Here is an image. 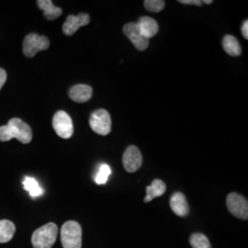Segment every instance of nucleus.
I'll use <instances>...</instances> for the list:
<instances>
[{"label": "nucleus", "instance_id": "obj_15", "mask_svg": "<svg viewBox=\"0 0 248 248\" xmlns=\"http://www.w3.org/2000/svg\"><path fill=\"white\" fill-rule=\"evenodd\" d=\"M37 5L44 11L45 18L49 20L56 19L62 15V9L55 7L51 0H39L37 1Z\"/></svg>", "mask_w": 248, "mask_h": 248}, {"label": "nucleus", "instance_id": "obj_19", "mask_svg": "<svg viewBox=\"0 0 248 248\" xmlns=\"http://www.w3.org/2000/svg\"><path fill=\"white\" fill-rule=\"evenodd\" d=\"M189 243L192 248H212L208 237L202 232H195L190 235Z\"/></svg>", "mask_w": 248, "mask_h": 248}, {"label": "nucleus", "instance_id": "obj_21", "mask_svg": "<svg viewBox=\"0 0 248 248\" xmlns=\"http://www.w3.org/2000/svg\"><path fill=\"white\" fill-rule=\"evenodd\" d=\"M144 7L150 12L158 13L166 7V2L163 0H145Z\"/></svg>", "mask_w": 248, "mask_h": 248}, {"label": "nucleus", "instance_id": "obj_7", "mask_svg": "<svg viewBox=\"0 0 248 248\" xmlns=\"http://www.w3.org/2000/svg\"><path fill=\"white\" fill-rule=\"evenodd\" d=\"M227 209L233 216L242 220L248 219V200L235 192L230 193L226 199Z\"/></svg>", "mask_w": 248, "mask_h": 248}, {"label": "nucleus", "instance_id": "obj_22", "mask_svg": "<svg viewBox=\"0 0 248 248\" xmlns=\"http://www.w3.org/2000/svg\"><path fill=\"white\" fill-rule=\"evenodd\" d=\"M178 2L181 4H186V5H195L199 7L202 6V1H200V0H179Z\"/></svg>", "mask_w": 248, "mask_h": 248}, {"label": "nucleus", "instance_id": "obj_24", "mask_svg": "<svg viewBox=\"0 0 248 248\" xmlns=\"http://www.w3.org/2000/svg\"><path fill=\"white\" fill-rule=\"evenodd\" d=\"M242 34L245 39H248V20H245L242 26Z\"/></svg>", "mask_w": 248, "mask_h": 248}, {"label": "nucleus", "instance_id": "obj_23", "mask_svg": "<svg viewBox=\"0 0 248 248\" xmlns=\"http://www.w3.org/2000/svg\"><path fill=\"white\" fill-rule=\"evenodd\" d=\"M6 80H7V73L3 68H0V90L6 83Z\"/></svg>", "mask_w": 248, "mask_h": 248}, {"label": "nucleus", "instance_id": "obj_14", "mask_svg": "<svg viewBox=\"0 0 248 248\" xmlns=\"http://www.w3.org/2000/svg\"><path fill=\"white\" fill-rule=\"evenodd\" d=\"M167 190V186L161 179H155L150 186H146V196L143 200L144 202H150L155 198L161 197Z\"/></svg>", "mask_w": 248, "mask_h": 248}, {"label": "nucleus", "instance_id": "obj_3", "mask_svg": "<svg viewBox=\"0 0 248 248\" xmlns=\"http://www.w3.org/2000/svg\"><path fill=\"white\" fill-rule=\"evenodd\" d=\"M61 242L63 248H82V228L76 221H68L61 228Z\"/></svg>", "mask_w": 248, "mask_h": 248}, {"label": "nucleus", "instance_id": "obj_6", "mask_svg": "<svg viewBox=\"0 0 248 248\" xmlns=\"http://www.w3.org/2000/svg\"><path fill=\"white\" fill-rule=\"evenodd\" d=\"M53 127L59 137L69 139L74 133V125L71 117L65 111H57L53 118Z\"/></svg>", "mask_w": 248, "mask_h": 248}, {"label": "nucleus", "instance_id": "obj_11", "mask_svg": "<svg viewBox=\"0 0 248 248\" xmlns=\"http://www.w3.org/2000/svg\"><path fill=\"white\" fill-rule=\"evenodd\" d=\"M170 208L179 217H185L189 213L186 198L181 192H175L170 198Z\"/></svg>", "mask_w": 248, "mask_h": 248}, {"label": "nucleus", "instance_id": "obj_8", "mask_svg": "<svg viewBox=\"0 0 248 248\" xmlns=\"http://www.w3.org/2000/svg\"><path fill=\"white\" fill-rule=\"evenodd\" d=\"M124 33L138 51H144L149 46V40L142 35L137 22L125 24L124 27Z\"/></svg>", "mask_w": 248, "mask_h": 248}, {"label": "nucleus", "instance_id": "obj_9", "mask_svg": "<svg viewBox=\"0 0 248 248\" xmlns=\"http://www.w3.org/2000/svg\"><path fill=\"white\" fill-rule=\"evenodd\" d=\"M123 164L124 169L128 173H134L142 167V155L138 147L131 145L125 150L123 156Z\"/></svg>", "mask_w": 248, "mask_h": 248}, {"label": "nucleus", "instance_id": "obj_10", "mask_svg": "<svg viewBox=\"0 0 248 248\" xmlns=\"http://www.w3.org/2000/svg\"><path fill=\"white\" fill-rule=\"evenodd\" d=\"M89 22L90 17L87 13H80L78 16L69 15L62 25V31L65 35H73L79 28L88 25Z\"/></svg>", "mask_w": 248, "mask_h": 248}, {"label": "nucleus", "instance_id": "obj_5", "mask_svg": "<svg viewBox=\"0 0 248 248\" xmlns=\"http://www.w3.org/2000/svg\"><path fill=\"white\" fill-rule=\"evenodd\" d=\"M91 129L99 135L105 136L111 131V119L106 109L100 108L94 111L89 119Z\"/></svg>", "mask_w": 248, "mask_h": 248}, {"label": "nucleus", "instance_id": "obj_18", "mask_svg": "<svg viewBox=\"0 0 248 248\" xmlns=\"http://www.w3.org/2000/svg\"><path fill=\"white\" fill-rule=\"evenodd\" d=\"M22 184L24 186V189L29 192V194L32 198H37L43 195L45 193V190L39 185L38 181L33 177H25Z\"/></svg>", "mask_w": 248, "mask_h": 248}, {"label": "nucleus", "instance_id": "obj_4", "mask_svg": "<svg viewBox=\"0 0 248 248\" xmlns=\"http://www.w3.org/2000/svg\"><path fill=\"white\" fill-rule=\"evenodd\" d=\"M50 46V41L46 36H42L37 33H30L23 41V53L27 57L31 58L35 56L36 53L45 51Z\"/></svg>", "mask_w": 248, "mask_h": 248}, {"label": "nucleus", "instance_id": "obj_16", "mask_svg": "<svg viewBox=\"0 0 248 248\" xmlns=\"http://www.w3.org/2000/svg\"><path fill=\"white\" fill-rule=\"evenodd\" d=\"M222 47L224 51L231 56H239L242 53L241 45L234 36H224L222 40Z\"/></svg>", "mask_w": 248, "mask_h": 248}, {"label": "nucleus", "instance_id": "obj_2", "mask_svg": "<svg viewBox=\"0 0 248 248\" xmlns=\"http://www.w3.org/2000/svg\"><path fill=\"white\" fill-rule=\"evenodd\" d=\"M58 235V227L55 223L49 222L40 227L31 236L33 248H52Z\"/></svg>", "mask_w": 248, "mask_h": 248}, {"label": "nucleus", "instance_id": "obj_1", "mask_svg": "<svg viewBox=\"0 0 248 248\" xmlns=\"http://www.w3.org/2000/svg\"><path fill=\"white\" fill-rule=\"evenodd\" d=\"M13 138L25 144L30 143L32 140L31 128L18 118L9 120L7 125L0 127V141L9 142Z\"/></svg>", "mask_w": 248, "mask_h": 248}, {"label": "nucleus", "instance_id": "obj_13", "mask_svg": "<svg viewBox=\"0 0 248 248\" xmlns=\"http://www.w3.org/2000/svg\"><path fill=\"white\" fill-rule=\"evenodd\" d=\"M137 24L139 26L142 35L148 40L150 38H153L154 36L156 35L159 30L156 20L150 17H142L139 18Z\"/></svg>", "mask_w": 248, "mask_h": 248}, {"label": "nucleus", "instance_id": "obj_12", "mask_svg": "<svg viewBox=\"0 0 248 248\" xmlns=\"http://www.w3.org/2000/svg\"><path fill=\"white\" fill-rule=\"evenodd\" d=\"M93 89L85 84H78L72 87L69 90V97L73 101L78 103H85L88 102L92 97Z\"/></svg>", "mask_w": 248, "mask_h": 248}, {"label": "nucleus", "instance_id": "obj_25", "mask_svg": "<svg viewBox=\"0 0 248 248\" xmlns=\"http://www.w3.org/2000/svg\"><path fill=\"white\" fill-rule=\"evenodd\" d=\"M213 2V0H205V1L202 2V3H205V4H208V5H210V4H212Z\"/></svg>", "mask_w": 248, "mask_h": 248}, {"label": "nucleus", "instance_id": "obj_17", "mask_svg": "<svg viewBox=\"0 0 248 248\" xmlns=\"http://www.w3.org/2000/svg\"><path fill=\"white\" fill-rule=\"evenodd\" d=\"M16 232L15 224L9 220L0 221V244L8 243L13 238Z\"/></svg>", "mask_w": 248, "mask_h": 248}, {"label": "nucleus", "instance_id": "obj_20", "mask_svg": "<svg viewBox=\"0 0 248 248\" xmlns=\"http://www.w3.org/2000/svg\"><path fill=\"white\" fill-rule=\"evenodd\" d=\"M111 174V169L109 168V166H108L107 164H103L99 167L98 169L97 176L95 177V181L98 185H104L108 182V177Z\"/></svg>", "mask_w": 248, "mask_h": 248}]
</instances>
